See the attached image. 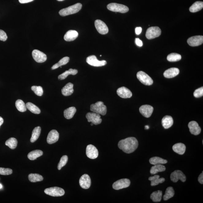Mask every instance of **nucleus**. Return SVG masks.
I'll list each match as a JSON object with an SVG mask.
<instances>
[{
	"instance_id": "39",
	"label": "nucleus",
	"mask_w": 203,
	"mask_h": 203,
	"mask_svg": "<svg viewBox=\"0 0 203 203\" xmlns=\"http://www.w3.org/2000/svg\"><path fill=\"white\" fill-rule=\"evenodd\" d=\"M70 58L68 56H66L60 60V61L57 63L53 65L52 67V69L54 70L57 69L58 68L61 66L65 65L69 63Z\"/></svg>"
},
{
	"instance_id": "17",
	"label": "nucleus",
	"mask_w": 203,
	"mask_h": 203,
	"mask_svg": "<svg viewBox=\"0 0 203 203\" xmlns=\"http://www.w3.org/2000/svg\"><path fill=\"white\" fill-rule=\"evenodd\" d=\"M79 182L80 186L82 189H87L90 187L91 179L87 174H83L80 178Z\"/></svg>"
},
{
	"instance_id": "1",
	"label": "nucleus",
	"mask_w": 203,
	"mask_h": 203,
	"mask_svg": "<svg viewBox=\"0 0 203 203\" xmlns=\"http://www.w3.org/2000/svg\"><path fill=\"white\" fill-rule=\"evenodd\" d=\"M139 145L138 140L136 138H126L119 141L118 147L126 154H131L135 151Z\"/></svg>"
},
{
	"instance_id": "54",
	"label": "nucleus",
	"mask_w": 203,
	"mask_h": 203,
	"mask_svg": "<svg viewBox=\"0 0 203 203\" xmlns=\"http://www.w3.org/2000/svg\"><path fill=\"white\" fill-rule=\"evenodd\" d=\"M57 1H64V0H57Z\"/></svg>"
},
{
	"instance_id": "6",
	"label": "nucleus",
	"mask_w": 203,
	"mask_h": 203,
	"mask_svg": "<svg viewBox=\"0 0 203 203\" xmlns=\"http://www.w3.org/2000/svg\"><path fill=\"white\" fill-rule=\"evenodd\" d=\"M137 77L140 82L145 85L151 86L153 84L152 78L144 71H139L137 73Z\"/></svg>"
},
{
	"instance_id": "16",
	"label": "nucleus",
	"mask_w": 203,
	"mask_h": 203,
	"mask_svg": "<svg viewBox=\"0 0 203 203\" xmlns=\"http://www.w3.org/2000/svg\"><path fill=\"white\" fill-rule=\"evenodd\" d=\"M139 111L140 113L144 117L149 118L152 115L154 111V108L152 106L148 105H145L140 106Z\"/></svg>"
},
{
	"instance_id": "43",
	"label": "nucleus",
	"mask_w": 203,
	"mask_h": 203,
	"mask_svg": "<svg viewBox=\"0 0 203 203\" xmlns=\"http://www.w3.org/2000/svg\"><path fill=\"white\" fill-rule=\"evenodd\" d=\"M32 90L34 91L36 95L39 96H42L43 94V88L41 86H33L31 87Z\"/></svg>"
},
{
	"instance_id": "11",
	"label": "nucleus",
	"mask_w": 203,
	"mask_h": 203,
	"mask_svg": "<svg viewBox=\"0 0 203 203\" xmlns=\"http://www.w3.org/2000/svg\"><path fill=\"white\" fill-rule=\"evenodd\" d=\"M95 26L100 34L105 35L109 32V28L105 23L100 20H96L95 21Z\"/></svg>"
},
{
	"instance_id": "48",
	"label": "nucleus",
	"mask_w": 203,
	"mask_h": 203,
	"mask_svg": "<svg viewBox=\"0 0 203 203\" xmlns=\"http://www.w3.org/2000/svg\"><path fill=\"white\" fill-rule=\"evenodd\" d=\"M198 180L200 183L203 184V172H202L201 174H200L199 176L198 179Z\"/></svg>"
},
{
	"instance_id": "42",
	"label": "nucleus",
	"mask_w": 203,
	"mask_h": 203,
	"mask_svg": "<svg viewBox=\"0 0 203 203\" xmlns=\"http://www.w3.org/2000/svg\"><path fill=\"white\" fill-rule=\"evenodd\" d=\"M68 160V156L67 155H64L61 158L59 164L58 165V169L59 170L62 169L63 167L65 166L67 163Z\"/></svg>"
},
{
	"instance_id": "10",
	"label": "nucleus",
	"mask_w": 203,
	"mask_h": 203,
	"mask_svg": "<svg viewBox=\"0 0 203 203\" xmlns=\"http://www.w3.org/2000/svg\"><path fill=\"white\" fill-rule=\"evenodd\" d=\"M130 184V181L129 179H121L114 182L113 185V187L116 190H119L129 187Z\"/></svg>"
},
{
	"instance_id": "45",
	"label": "nucleus",
	"mask_w": 203,
	"mask_h": 203,
	"mask_svg": "<svg viewBox=\"0 0 203 203\" xmlns=\"http://www.w3.org/2000/svg\"><path fill=\"white\" fill-rule=\"evenodd\" d=\"M194 96L196 98L202 97L203 95V87H201L195 90L193 94Z\"/></svg>"
},
{
	"instance_id": "37",
	"label": "nucleus",
	"mask_w": 203,
	"mask_h": 203,
	"mask_svg": "<svg viewBox=\"0 0 203 203\" xmlns=\"http://www.w3.org/2000/svg\"><path fill=\"white\" fill-rule=\"evenodd\" d=\"M18 141L15 138L11 137L6 140L5 144L11 149L16 148L17 145Z\"/></svg>"
},
{
	"instance_id": "31",
	"label": "nucleus",
	"mask_w": 203,
	"mask_h": 203,
	"mask_svg": "<svg viewBox=\"0 0 203 203\" xmlns=\"http://www.w3.org/2000/svg\"><path fill=\"white\" fill-rule=\"evenodd\" d=\"M41 131V128L40 126H37L33 129L30 139L31 143H34L39 139Z\"/></svg>"
},
{
	"instance_id": "52",
	"label": "nucleus",
	"mask_w": 203,
	"mask_h": 203,
	"mask_svg": "<svg viewBox=\"0 0 203 203\" xmlns=\"http://www.w3.org/2000/svg\"><path fill=\"white\" fill-rule=\"evenodd\" d=\"M145 128L146 129H148L149 128V126L148 125L145 126Z\"/></svg>"
},
{
	"instance_id": "49",
	"label": "nucleus",
	"mask_w": 203,
	"mask_h": 203,
	"mask_svg": "<svg viewBox=\"0 0 203 203\" xmlns=\"http://www.w3.org/2000/svg\"><path fill=\"white\" fill-rule=\"evenodd\" d=\"M141 31H142V28L141 27H137L136 28L135 32L136 34H140L141 33Z\"/></svg>"
},
{
	"instance_id": "46",
	"label": "nucleus",
	"mask_w": 203,
	"mask_h": 203,
	"mask_svg": "<svg viewBox=\"0 0 203 203\" xmlns=\"http://www.w3.org/2000/svg\"><path fill=\"white\" fill-rule=\"evenodd\" d=\"M6 33L2 30L0 29V40L6 41L7 39Z\"/></svg>"
},
{
	"instance_id": "18",
	"label": "nucleus",
	"mask_w": 203,
	"mask_h": 203,
	"mask_svg": "<svg viewBox=\"0 0 203 203\" xmlns=\"http://www.w3.org/2000/svg\"><path fill=\"white\" fill-rule=\"evenodd\" d=\"M188 127L191 134L197 136L200 134L201 128L196 121H190L188 124Z\"/></svg>"
},
{
	"instance_id": "40",
	"label": "nucleus",
	"mask_w": 203,
	"mask_h": 203,
	"mask_svg": "<svg viewBox=\"0 0 203 203\" xmlns=\"http://www.w3.org/2000/svg\"><path fill=\"white\" fill-rule=\"evenodd\" d=\"M174 195V191L172 187H168L166 190L165 194L163 196L164 201H167Z\"/></svg>"
},
{
	"instance_id": "53",
	"label": "nucleus",
	"mask_w": 203,
	"mask_h": 203,
	"mask_svg": "<svg viewBox=\"0 0 203 203\" xmlns=\"http://www.w3.org/2000/svg\"><path fill=\"white\" fill-rule=\"evenodd\" d=\"M2 185L1 184H0V189H2Z\"/></svg>"
},
{
	"instance_id": "41",
	"label": "nucleus",
	"mask_w": 203,
	"mask_h": 203,
	"mask_svg": "<svg viewBox=\"0 0 203 203\" xmlns=\"http://www.w3.org/2000/svg\"><path fill=\"white\" fill-rule=\"evenodd\" d=\"M181 59V56L177 53H172L167 56V60L170 62H176L180 60Z\"/></svg>"
},
{
	"instance_id": "20",
	"label": "nucleus",
	"mask_w": 203,
	"mask_h": 203,
	"mask_svg": "<svg viewBox=\"0 0 203 203\" xmlns=\"http://www.w3.org/2000/svg\"><path fill=\"white\" fill-rule=\"evenodd\" d=\"M117 93L118 96L124 99L131 98L132 96V93L131 91L124 86L118 89L117 90Z\"/></svg>"
},
{
	"instance_id": "23",
	"label": "nucleus",
	"mask_w": 203,
	"mask_h": 203,
	"mask_svg": "<svg viewBox=\"0 0 203 203\" xmlns=\"http://www.w3.org/2000/svg\"><path fill=\"white\" fill-rule=\"evenodd\" d=\"M78 32L71 30L68 31L65 34L64 39L67 41H72L75 40L78 37Z\"/></svg>"
},
{
	"instance_id": "7",
	"label": "nucleus",
	"mask_w": 203,
	"mask_h": 203,
	"mask_svg": "<svg viewBox=\"0 0 203 203\" xmlns=\"http://www.w3.org/2000/svg\"><path fill=\"white\" fill-rule=\"evenodd\" d=\"M161 33V30L159 27H151L146 31V36L148 39H154L160 36Z\"/></svg>"
},
{
	"instance_id": "25",
	"label": "nucleus",
	"mask_w": 203,
	"mask_h": 203,
	"mask_svg": "<svg viewBox=\"0 0 203 203\" xmlns=\"http://www.w3.org/2000/svg\"><path fill=\"white\" fill-rule=\"evenodd\" d=\"M172 149L177 154L183 155L185 152L186 146L182 143H178L173 146Z\"/></svg>"
},
{
	"instance_id": "15",
	"label": "nucleus",
	"mask_w": 203,
	"mask_h": 203,
	"mask_svg": "<svg viewBox=\"0 0 203 203\" xmlns=\"http://www.w3.org/2000/svg\"><path fill=\"white\" fill-rule=\"evenodd\" d=\"M187 42L190 46L193 47L201 45L203 43V36H192L188 39Z\"/></svg>"
},
{
	"instance_id": "44",
	"label": "nucleus",
	"mask_w": 203,
	"mask_h": 203,
	"mask_svg": "<svg viewBox=\"0 0 203 203\" xmlns=\"http://www.w3.org/2000/svg\"><path fill=\"white\" fill-rule=\"evenodd\" d=\"M13 173V170L10 168L0 167V174L3 175H8Z\"/></svg>"
},
{
	"instance_id": "34",
	"label": "nucleus",
	"mask_w": 203,
	"mask_h": 203,
	"mask_svg": "<svg viewBox=\"0 0 203 203\" xmlns=\"http://www.w3.org/2000/svg\"><path fill=\"white\" fill-rule=\"evenodd\" d=\"M149 162L150 164L154 165L163 164L167 163V161L166 159H162V158L155 156L149 159Z\"/></svg>"
},
{
	"instance_id": "3",
	"label": "nucleus",
	"mask_w": 203,
	"mask_h": 203,
	"mask_svg": "<svg viewBox=\"0 0 203 203\" xmlns=\"http://www.w3.org/2000/svg\"><path fill=\"white\" fill-rule=\"evenodd\" d=\"M90 110L93 112L105 116L107 112V108L102 102L98 101L95 104L91 105Z\"/></svg>"
},
{
	"instance_id": "8",
	"label": "nucleus",
	"mask_w": 203,
	"mask_h": 203,
	"mask_svg": "<svg viewBox=\"0 0 203 203\" xmlns=\"http://www.w3.org/2000/svg\"><path fill=\"white\" fill-rule=\"evenodd\" d=\"M86 117L87 119L88 122H91L95 125L101 124L102 121V119H101L100 114L95 113H87Z\"/></svg>"
},
{
	"instance_id": "35",
	"label": "nucleus",
	"mask_w": 203,
	"mask_h": 203,
	"mask_svg": "<svg viewBox=\"0 0 203 203\" xmlns=\"http://www.w3.org/2000/svg\"><path fill=\"white\" fill-rule=\"evenodd\" d=\"M26 105L27 109L33 113L39 114L41 113L40 109L39 108L33 103L28 102L26 103Z\"/></svg>"
},
{
	"instance_id": "24",
	"label": "nucleus",
	"mask_w": 203,
	"mask_h": 203,
	"mask_svg": "<svg viewBox=\"0 0 203 203\" xmlns=\"http://www.w3.org/2000/svg\"><path fill=\"white\" fill-rule=\"evenodd\" d=\"M174 124V120L171 116H166L163 118L162 120V124L165 129L169 128L172 126Z\"/></svg>"
},
{
	"instance_id": "38",
	"label": "nucleus",
	"mask_w": 203,
	"mask_h": 203,
	"mask_svg": "<svg viewBox=\"0 0 203 203\" xmlns=\"http://www.w3.org/2000/svg\"><path fill=\"white\" fill-rule=\"evenodd\" d=\"M16 106L18 110L21 112H24L26 111L27 108L24 102L21 99H18L16 102Z\"/></svg>"
},
{
	"instance_id": "51",
	"label": "nucleus",
	"mask_w": 203,
	"mask_h": 203,
	"mask_svg": "<svg viewBox=\"0 0 203 203\" xmlns=\"http://www.w3.org/2000/svg\"><path fill=\"white\" fill-rule=\"evenodd\" d=\"M3 123H4V119L2 117H0V127L2 125Z\"/></svg>"
},
{
	"instance_id": "27",
	"label": "nucleus",
	"mask_w": 203,
	"mask_h": 203,
	"mask_svg": "<svg viewBox=\"0 0 203 203\" xmlns=\"http://www.w3.org/2000/svg\"><path fill=\"white\" fill-rule=\"evenodd\" d=\"M76 109L75 107H71L65 110L64 115L65 118L67 119H70L74 117L75 114Z\"/></svg>"
},
{
	"instance_id": "30",
	"label": "nucleus",
	"mask_w": 203,
	"mask_h": 203,
	"mask_svg": "<svg viewBox=\"0 0 203 203\" xmlns=\"http://www.w3.org/2000/svg\"><path fill=\"white\" fill-rule=\"evenodd\" d=\"M43 155L42 151L40 150L33 151L28 154V157L30 160H34Z\"/></svg>"
},
{
	"instance_id": "14",
	"label": "nucleus",
	"mask_w": 203,
	"mask_h": 203,
	"mask_svg": "<svg viewBox=\"0 0 203 203\" xmlns=\"http://www.w3.org/2000/svg\"><path fill=\"white\" fill-rule=\"evenodd\" d=\"M98 151L96 148L92 144H89L86 148V155L91 159H94L98 157Z\"/></svg>"
},
{
	"instance_id": "4",
	"label": "nucleus",
	"mask_w": 203,
	"mask_h": 203,
	"mask_svg": "<svg viewBox=\"0 0 203 203\" xmlns=\"http://www.w3.org/2000/svg\"><path fill=\"white\" fill-rule=\"evenodd\" d=\"M108 9L113 12L122 13H126L129 11V8L124 5L113 3L108 5Z\"/></svg>"
},
{
	"instance_id": "33",
	"label": "nucleus",
	"mask_w": 203,
	"mask_h": 203,
	"mask_svg": "<svg viewBox=\"0 0 203 203\" xmlns=\"http://www.w3.org/2000/svg\"><path fill=\"white\" fill-rule=\"evenodd\" d=\"M78 73V71L77 70L70 69H69V71H66L64 73H63L62 74L58 76V78H59V79L62 80L65 79L69 75H75L77 74Z\"/></svg>"
},
{
	"instance_id": "9",
	"label": "nucleus",
	"mask_w": 203,
	"mask_h": 203,
	"mask_svg": "<svg viewBox=\"0 0 203 203\" xmlns=\"http://www.w3.org/2000/svg\"><path fill=\"white\" fill-rule=\"evenodd\" d=\"M86 62L88 64L94 67H101L105 66L107 62L105 60L99 61L96 56H91L86 58Z\"/></svg>"
},
{
	"instance_id": "19",
	"label": "nucleus",
	"mask_w": 203,
	"mask_h": 203,
	"mask_svg": "<svg viewBox=\"0 0 203 203\" xmlns=\"http://www.w3.org/2000/svg\"><path fill=\"white\" fill-rule=\"evenodd\" d=\"M59 133L56 130L53 129L48 134L47 141L48 144H54L59 140Z\"/></svg>"
},
{
	"instance_id": "36",
	"label": "nucleus",
	"mask_w": 203,
	"mask_h": 203,
	"mask_svg": "<svg viewBox=\"0 0 203 203\" xmlns=\"http://www.w3.org/2000/svg\"><path fill=\"white\" fill-rule=\"evenodd\" d=\"M28 179L32 182H40L43 180V176L39 174H31L28 175Z\"/></svg>"
},
{
	"instance_id": "47",
	"label": "nucleus",
	"mask_w": 203,
	"mask_h": 203,
	"mask_svg": "<svg viewBox=\"0 0 203 203\" xmlns=\"http://www.w3.org/2000/svg\"><path fill=\"white\" fill-rule=\"evenodd\" d=\"M136 44L139 47H141L143 46V42L139 38H136Z\"/></svg>"
},
{
	"instance_id": "2",
	"label": "nucleus",
	"mask_w": 203,
	"mask_h": 203,
	"mask_svg": "<svg viewBox=\"0 0 203 203\" xmlns=\"http://www.w3.org/2000/svg\"><path fill=\"white\" fill-rule=\"evenodd\" d=\"M82 7V5L81 3H77L69 7L61 10L59 11V14L62 16H65L74 14L79 12Z\"/></svg>"
},
{
	"instance_id": "29",
	"label": "nucleus",
	"mask_w": 203,
	"mask_h": 203,
	"mask_svg": "<svg viewBox=\"0 0 203 203\" xmlns=\"http://www.w3.org/2000/svg\"><path fill=\"white\" fill-rule=\"evenodd\" d=\"M203 8V2L197 1L190 6L189 8V10L191 13H196L200 11Z\"/></svg>"
},
{
	"instance_id": "21",
	"label": "nucleus",
	"mask_w": 203,
	"mask_h": 203,
	"mask_svg": "<svg viewBox=\"0 0 203 203\" xmlns=\"http://www.w3.org/2000/svg\"><path fill=\"white\" fill-rule=\"evenodd\" d=\"M179 70L177 68H171L164 71V76L167 78H171L175 77L179 74Z\"/></svg>"
},
{
	"instance_id": "28",
	"label": "nucleus",
	"mask_w": 203,
	"mask_h": 203,
	"mask_svg": "<svg viewBox=\"0 0 203 203\" xmlns=\"http://www.w3.org/2000/svg\"><path fill=\"white\" fill-rule=\"evenodd\" d=\"M166 170V167L162 164L155 165L151 168L150 172L151 174H155L158 172H164Z\"/></svg>"
},
{
	"instance_id": "32",
	"label": "nucleus",
	"mask_w": 203,
	"mask_h": 203,
	"mask_svg": "<svg viewBox=\"0 0 203 203\" xmlns=\"http://www.w3.org/2000/svg\"><path fill=\"white\" fill-rule=\"evenodd\" d=\"M162 191L160 190L154 191L151 194V199L154 202H160L161 199H162Z\"/></svg>"
},
{
	"instance_id": "26",
	"label": "nucleus",
	"mask_w": 203,
	"mask_h": 203,
	"mask_svg": "<svg viewBox=\"0 0 203 203\" xmlns=\"http://www.w3.org/2000/svg\"><path fill=\"white\" fill-rule=\"evenodd\" d=\"M160 178V176L157 174L150 177L149 178V180L151 181V186H157L159 184L162 183L165 181V179L164 178Z\"/></svg>"
},
{
	"instance_id": "22",
	"label": "nucleus",
	"mask_w": 203,
	"mask_h": 203,
	"mask_svg": "<svg viewBox=\"0 0 203 203\" xmlns=\"http://www.w3.org/2000/svg\"><path fill=\"white\" fill-rule=\"evenodd\" d=\"M74 84L71 83H68L61 90V92L63 96H67L71 95L74 92Z\"/></svg>"
},
{
	"instance_id": "50",
	"label": "nucleus",
	"mask_w": 203,
	"mask_h": 203,
	"mask_svg": "<svg viewBox=\"0 0 203 203\" xmlns=\"http://www.w3.org/2000/svg\"><path fill=\"white\" fill-rule=\"evenodd\" d=\"M19 2L21 4H25V3H28L34 0H19Z\"/></svg>"
},
{
	"instance_id": "12",
	"label": "nucleus",
	"mask_w": 203,
	"mask_h": 203,
	"mask_svg": "<svg viewBox=\"0 0 203 203\" xmlns=\"http://www.w3.org/2000/svg\"><path fill=\"white\" fill-rule=\"evenodd\" d=\"M171 180L174 182H176L179 180L182 182H185L186 180V177L182 171L176 170L172 173L170 176Z\"/></svg>"
},
{
	"instance_id": "5",
	"label": "nucleus",
	"mask_w": 203,
	"mask_h": 203,
	"mask_svg": "<svg viewBox=\"0 0 203 203\" xmlns=\"http://www.w3.org/2000/svg\"><path fill=\"white\" fill-rule=\"evenodd\" d=\"M44 192L46 194L53 197H59L64 195L65 191L62 188L52 187L45 189Z\"/></svg>"
},
{
	"instance_id": "55",
	"label": "nucleus",
	"mask_w": 203,
	"mask_h": 203,
	"mask_svg": "<svg viewBox=\"0 0 203 203\" xmlns=\"http://www.w3.org/2000/svg\"><path fill=\"white\" fill-rule=\"evenodd\" d=\"M93 125H94V124H92V123H91V125L93 126Z\"/></svg>"
},
{
	"instance_id": "13",
	"label": "nucleus",
	"mask_w": 203,
	"mask_h": 203,
	"mask_svg": "<svg viewBox=\"0 0 203 203\" xmlns=\"http://www.w3.org/2000/svg\"><path fill=\"white\" fill-rule=\"evenodd\" d=\"M33 59L38 63H44L47 60L46 55L38 50H34L32 52Z\"/></svg>"
}]
</instances>
